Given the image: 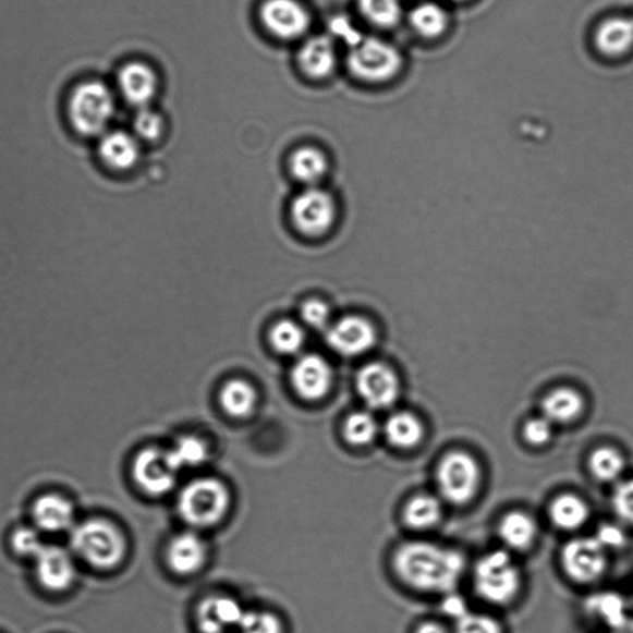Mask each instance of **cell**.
Wrapping results in <instances>:
<instances>
[{
	"mask_svg": "<svg viewBox=\"0 0 633 633\" xmlns=\"http://www.w3.org/2000/svg\"><path fill=\"white\" fill-rule=\"evenodd\" d=\"M291 217L301 233L322 235L334 222V200L324 190L308 188L293 199Z\"/></svg>",
	"mask_w": 633,
	"mask_h": 633,
	"instance_id": "obj_9",
	"label": "cell"
},
{
	"mask_svg": "<svg viewBox=\"0 0 633 633\" xmlns=\"http://www.w3.org/2000/svg\"><path fill=\"white\" fill-rule=\"evenodd\" d=\"M442 504L437 498L430 495H418L406 504L403 520L410 528L425 531L437 526L442 519Z\"/></svg>",
	"mask_w": 633,
	"mask_h": 633,
	"instance_id": "obj_28",
	"label": "cell"
},
{
	"mask_svg": "<svg viewBox=\"0 0 633 633\" xmlns=\"http://www.w3.org/2000/svg\"><path fill=\"white\" fill-rule=\"evenodd\" d=\"M35 573L45 589L61 593L70 589L76 580V567L68 550L45 546L35 557Z\"/></svg>",
	"mask_w": 633,
	"mask_h": 633,
	"instance_id": "obj_13",
	"label": "cell"
},
{
	"mask_svg": "<svg viewBox=\"0 0 633 633\" xmlns=\"http://www.w3.org/2000/svg\"><path fill=\"white\" fill-rule=\"evenodd\" d=\"M454 2H464V0H454Z\"/></svg>",
	"mask_w": 633,
	"mask_h": 633,
	"instance_id": "obj_47",
	"label": "cell"
},
{
	"mask_svg": "<svg viewBox=\"0 0 633 633\" xmlns=\"http://www.w3.org/2000/svg\"><path fill=\"white\" fill-rule=\"evenodd\" d=\"M240 633H283V626L278 617L265 611H245Z\"/></svg>",
	"mask_w": 633,
	"mask_h": 633,
	"instance_id": "obj_36",
	"label": "cell"
},
{
	"mask_svg": "<svg viewBox=\"0 0 633 633\" xmlns=\"http://www.w3.org/2000/svg\"><path fill=\"white\" fill-rule=\"evenodd\" d=\"M442 609L449 618H453L455 621L462 619L467 612H470L466 610V604L464 599H462V596L454 595L453 593L448 594L443 601Z\"/></svg>",
	"mask_w": 633,
	"mask_h": 633,
	"instance_id": "obj_44",
	"label": "cell"
},
{
	"mask_svg": "<svg viewBox=\"0 0 633 633\" xmlns=\"http://www.w3.org/2000/svg\"><path fill=\"white\" fill-rule=\"evenodd\" d=\"M384 433L393 447L412 449L424 439L425 428L416 416L409 412H399L388 418Z\"/></svg>",
	"mask_w": 633,
	"mask_h": 633,
	"instance_id": "obj_26",
	"label": "cell"
},
{
	"mask_svg": "<svg viewBox=\"0 0 633 633\" xmlns=\"http://www.w3.org/2000/svg\"><path fill=\"white\" fill-rule=\"evenodd\" d=\"M362 15L374 26L390 29L401 22L400 0H360Z\"/></svg>",
	"mask_w": 633,
	"mask_h": 633,
	"instance_id": "obj_31",
	"label": "cell"
},
{
	"mask_svg": "<svg viewBox=\"0 0 633 633\" xmlns=\"http://www.w3.org/2000/svg\"><path fill=\"white\" fill-rule=\"evenodd\" d=\"M293 388L301 398L315 401L326 397L332 384V369L322 356H302L291 373Z\"/></svg>",
	"mask_w": 633,
	"mask_h": 633,
	"instance_id": "obj_16",
	"label": "cell"
},
{
	"mask_svg": "<svg viewBox=\"0 0 633 633\" xmlns=\"http://www.w3.org/2000/svg\"><path fill=\"white\" fill-rule=\"evenodd\" d=\"M301 315L309 327L324 329L328 325L329 308L322 301L309 300L302 306Z\"/></svg>",
	"mask_w": 633,
	"mask_h": 633,
	"instance_id": "obj_41",
	"label": "cell"
},
{
	"mask_svg": "<svg viewBox=\"0 0 633 633\" xmlns=\"http://www.w3.org/2000/svg\"><path fill=\"white\" fill-rule=\"evenodd\" d=\"M356 385L366 405L372 409H388L399 399L398 376L387 365L380 363L365 365L357 374Z\"/></svg>",
	"mask_w": 633,
	"mask_h": 633,
	"instance_id": "obj_12",
	"label": "cell"
},
{
	"mask_svg": "<svg viewBox=\"0 0 633 633\" xmlns=\"http://www.w3.org/2000/svg\"><path fill=\"white\" fill-rule=\"evenodd\" d=\"M330 32H332L339 40H342L350 46V48H353V46L364 39V36L356 29L353 23L343 16H338L336 20L330 22Z\"/></svg>",
	"mask_w": 633,
	"mask_h": 633,
	"instance_id": "obj_43",
	"label": "cell"
},
{
	"mask_svg": "<svg viewBox=\"0 0 633 633\" xmlns=\"http://www.w3.org/2000/svg\"><path fill=\"white\" fill-rule=\"evenodd\" d=\"M168 453L172 465L180 472L205 462L207 448L202 440L194 437H185L181 438Z\"/></svg>",
	"mask_w": 633,
	"mask_h": 633,
	"instance_id": "obj_33",
	"label": "cell"
},
{
	"mask_svg": "<svg viewBox=\"0 0 633 633\" xmlns=\"http://www.w3.org/2000/svg\"><path fill=\"white\" fill-rule=\"evenodd\" d=\"M12 547L16 555L35 559L45 547L40 531L32 527L17 528L12 537Z\"/></svg>",
	"mask_w": 633,
	"mask_h": 633,
	"instance_id": "obj_38",
	"label": "cell"
},
{
	"mask_svg": "<svg viewBox=\"0 0 633 633\" xmlns=\"http://www.w3.org/2000/svg\"><path fill=\"white\" fill-rule=\"evenodd\" d=\"M327 167L326 156L315 148H302L291 156L292 175L308 185L322 179Z\"/></svg>",
	"mask_w": 633,
	"mask_h": 633,
	"instance_id": "obj_29",
	"label": "cell"
},
{
	"mask_svg": "<svg viewBox=\"0 0 633 633\" xmlns=\"http://www.w3.org/2000/svg\"><path fill=\"white\" fill-rule=\"evenodd\" d=\"M394 572L412 589L451 594L465 571V558L458 550L430 543L403 544L393 558Z\"/></svg>",
	"mask_w": 633,
	"mask_h": 633,
	"instance_id": "obj_1",
	"label": "cell"
},
{
	"mask_svg": "<svg viewBox=\"0 0 633 633\" xmlns=\"http://www.w3.org/2000/svg\"><path fill=\"white\" fill-rule=\"evenodd\" d=\"M228 507L229 492L226 486L210 478L190 483L179 499L182 519L198 527L217 524L224 516Z\"/></svg>",
	"mask_w": 633,
	"mask_h": 633,
	"instance_id": "obj_7",
	"label": "cell"
},
{
	"mask_svg": "<svg viewBox=\"0 0 633 633\" xmlns=\"http://www.w3.org/2000/svg\"><path fill=\"white\" fill-rule=\"evenodd\" d=\"M538 527L534 518L525 512L512 511L504 515L499 525V536L510 549L525 550L534 545Z\"/></svg>",
	"mask_w": 633,
	"mask_h": 633,
	"instance_id": "obj_24",
	"label": "cell"
},
{
	"mask_svg": "<svg viewBox=\"0 0 633 633\" xmlns=\"http://www.w3.org/2000/svg\"><path fill=\"white\" fill-rule=\"evenodd\" d=\"M553 436V425L545 417L534 418L524 427L526 442L534 447L546 446Z\"/></svg>",
	"mask_w": 633,
	"mask_h": 633,
	"instance_id": "obj_40",
	"label": "cell"
},
{
	"mask_svg": "<svg viewBox=\"0 0 633 633\" xmlns=\"http://www.w3.org/2000/svg\"><path fill=\"white\" fill-rule=\"evenodd\" d=\"M244 612L235 600L216 596L200 605L198 628L202 633H231L240 629Z\"/></svg>",
	"mask_w": 633,
	"mask_h": 633,
	"instance_id": "obj_19",
	"label": "cell"
},
{
	"mask_svg": "<svg viewBox=\"0 0 633 633\" xmlns=\"http://www.w3.org/2000/svg\"><path fill=\"white\" fill-rule=\"evenodd\" d=\"M220 402L229 415L245 417L254 410L256 392L246 381L232 380L226 384L220 393Z\"/></svg>",
	"mask_w": 633,
	"mask_h": 633,
	"instance_id": "obj_30",
	"label": "cell"
},
{
	"mask_svg": "<svg viewBox=\"0 0 633 633\" xmlns=\"http://www.w3.org/2000/svg\"><path fill=\"white\" fill-rule=\"evenodd\" d=\"M436 479L442 498L455 507H463L478 494L482 471L474 457L466 452L454 451L445 455L439 462Z\"/></svg>",
	"mask_w": 633,
	"mask_h": 633,
	"instance_id": "obj_6",
	"label": "cell"
},
{
	"mask_svg": "<svg viewBox=\"0 0 633 633\" xmlns=\"http://www.w3.org/2000/svg\"><path fill=\"white\" fill-rule=\"evenodd\" d=\"M600 540V544L607 548L611 546H619L622 540V536L620 531L617 527L607 526L602 527L599 532V535L596 536Z\"/></svg>",
	"mask_w": 633,
	"mask_h": 633,
	"instance_id": "obj_45",
	"label": "cell"
},
{
	"mask_svg": "<svg viewBox=\"0 0 633 633\" xmlns=\"http://www.w3.org/2000/svg\"><path fill=\"white\" fill-rule=\"evenodd\" d=\"M178 473L170 461L169 453L156 448L144 449L136 455L133 464L135 483L143 491L154 497L172 490Z\"/></svg>",
	"mask_w": 633,
	"mask_h": 633,
	"instance_id": "obj_11",
	"label": "cell"
},
{
	"mask_svg": "<svg viewBox=\"0 0 633 633\" xmlns=\"http://www.w3.org/2000/svg\"><path fill=\"white\" fill-rule=\"evenodd\" d=\"M562 564L571 580L582 584L593 583L607 571L605 547L596 537L572 539L562 550Z\"/></svg>",
	"mask_w": 633,
	"mask_h": 633,
	"instance_id": "obj_8",
	"label": "cell"
},
{
	"mask_svg": "<svg viewBox=\"0 0 633 633\" xmlns=\"http://www.w3.org/2000/svg\"><path fill=\"white\" fill-rule=\"evenodd\" d=\"M612 503L618 515L633 524V480L619 486L613 494Z\"/></svg>",
	"mask_w": 633,
	"mask_h": 633,
	"instance_id": "obj_42",
	"label": "cell"
},
{
	"mask_svg": "<svg viewBox=\"0 0 633 633\" xmlns=\"http://www.w3.org/2000/svg\"><path fill=\"white\" fill-rule=\"evenodd\" d=\"M625 467V461L617 449L601 447L595 449L589 458V470L595 479L613 482L619 478Z\"/></svg>",
	"mask_w": 633,
	"mask_h": 633,
	"instance_id": "obj_32",
	"label": "cell"
},
{
	"mask_svg": "<svg viewBox=\"0 0 633 633\" xmlns=\"http://www.w3.org/2000/svg\"><path fill=\"white\" fill-rule=\"evenodd\" d=\"M594 44L604 57L621 58L633 49V20L611 16L596 27Z\"/></svg>",
	"mask_w": 633,
	"mask_h": 633,
	"instance_id": "obj_21",
	"label": "cell"
},
{
	"mask_svg": "<svg viewBox=\"0 0 633 633\" xmlns=\"http://www.w3.org/2000/svg\"><path fill=\"white\" fill-rule=\"evenodd\" d=\"M410 25L425 39H437L448 29L449 16L446 9L436 3H421L410 13Z\"/></svg>",
	"mask_w": 633,
	"mask_h": 633,
	"instance_id": "obj_27",
	"label": "cell"
},
{
	"mask_svg": "<svg viewBox=\"0 0 633 633\" xmlns=\"http://www.w3.org/2000/svg\"><path fill=\"white\" fill-rule=\"evenodd\" d=\"M454 633H503L501 623L488 614L467 612L457 621Z\"/></svg>",
	"mask_w": 633,
	"mask_h": 633,
	"instance_id": "obj_39",
	"label": "cell"
},
{
	"mask_svg": "<svg viewBox=\"0 0 633 633\" xmlns=\"http://www.w3.org/2000/svg\"><path fill=\"white\" fill-rule=\"evenodd\" d=\"M327 342L339 354L355 356L372 350L376 342V332L368 320L351 316L328 329Z\"/></svg>",
	"mask_w": 633,
	"mask_h": 633,
	"instance_id": "obj_14",
	"label": "cell"
},
{
	"mask_svg": "<svg viewBox=\"0 0 633 633\" xmlns=\"http://www.w3.org/2000/svg\"><path fill=\"white\" fill-rule=\"evenodd\" d=\"M98 158L110 171H130L139 161V143L130 133L122 131L107 132L100 136Z\"/></svg>",
	"mask_w": 633,
	"mask_h": 633,
	"instance_id": "obj_17",
	"label": "cell"
},
{
	"mask_svg": "<svg viewBox=\"0 0 633 633\" xmlns=\"http://www.w3.org/2000/svg\"><path fill=\"white\" fill-rule=\"evenodd\" d=\"M32 516L36 528L46 534L71 531L75 524V508L60 495H42L33 504Z\"/></svg>",
	"mask_w": 633,
	"mask_h": 633,
	"instance_id": "obj_18",
	"label": "cell"
},
{
	"mask_svg": "<svg viewBox=\"0 0 633 633\" xmlns=\"http://www.w3.org/2000/svg\"><path fill=\"white\" fill-rule=\"evenodd\" d=\"M70 545L82 561L104 571L121 564L126 550L122 532L100 519L86 520L73 527Z\"/></svg>",
	"mask_w": 633,
	"mask_h": 633,
	"instance_id": "obj_3",
	"label": "cell"
},
{
	"mask_svg": "<svg viewBox=\"0 0 633 633\" xmlns=\"http://www.w3.org/2000/svg\"><path fill=\"white\" fill-rule=\"evenodd\" d=\"M118 87L127 104L142 109L148 107L158 94L159 80L149 65L133 61L119 71Z\"/></svg>",
	"mask_w": 633,
	"mask_h": 633,
	"instance_id": "obj_15",
	"label": "cell"
},
{
	"mask_svg": "<svg viewBox=\"0 0 633 633\" xmlns=\"http://www.w3.org/2000/svg\"><path fill=\"white\" fill-rule=\"evenodd\" d=\"M348 66L357 80L384 84L399 75L403 59L393 45L381 39L364 38L351 48Z\"/></svg>",
	"mask_w": 633,
	"mask_h": 633,
	"instance_id": "obj_5",
	"label": "cell"
},
{
	"mask_svg": "<svg viewBox=\"0 0 633 633\" xmlns=\"http://www.w3.org/2000/svg\"><path fill=\"white\" fill-rule=\"evenodd\" d=\"M299 66L306 76L324 80L332 75L337 65L333 40L328 36H315L302 44L299 51Z\"/></svg>",
	"mask_w": 633,
	"mask_h": 633,
	"instance_id": "obj_20",
	"label": "cell"
},
{
	"mask_svg": "<svg viewBox=\"0 0 633 633\" xmlns=\"http://www.w3.org/2000/svg\"><path fill=\"white\" fill-rule=\"evenodd\" d=\"M114 113V96L104 82L86 81L73 88L68 102V117L72 130L78 135H105Z\"/></svg>",
	"mask_w": 633,
	"mask_h": 633,
	"instance_id": "obj_2",
	"label": "cell"
},
{
	"mask_svg": "<svg viewBox=\"0 0 633 633\" xmlns=\"http://www.w3.org/2000/svg\"><path fill=\"white\" fill-rule=\"evenodd\" d=\"M549 518L553 525L563 531L581 528L589 520V507L573 494L559 495L549 504Z\"/></svg>",
	"mask_w": 633,
	"mask_h": 633,
	"instance_id": "obj_25",
	"label": "cell"
},
{
	"mask_svg": "<svg viewBox=\"0 0 633 633\" xmlns=\"http://www.w3.org/2000/svg\"><path fill=\"white\" fill-rule=\"evenodd\" d=\"M584 406L580 392L571 388H559L547 393L543 401V414L552 425H567L581 417Z\"/></svg>",
	"mask_w": 633,
	"mask_h": 633,
	"instance_id": "obj_23",
	"label": "cell"
},
{
	"mask_svg": "<svg viewBox=\"0 0 633 633\" xmlns=\"http://www.w3.org/2000/svg\"><path fill=\"white\" fill-rule=\"evenodd\" d=\"M260 17L266 31L281 40L300 39L311 26V15L297 0H266Z\"/></svg>",
	"mask_w": 633,
	"mask_h": 633,
	"instance_id": "obj_10",
	"label": "cell"
},
{
	"mask_svg": "<svg viewBox=\"0 0 633 633\" xmlns=\"http://www.w3.org/2000/svg\"><path fill=\"white\" fill-rule=\"evenodd\" d=\"M134 132L144 142L158 141L163 131V121L160 114L148 107L137 110L134 118Z\"/></svg>",
	"mask_w": 633,
	"mask_h": 633,
	"instance_id": "obj_37",
	"label": "cell"
},
{
	"mask_svg": "<svg viewBox=\"0 0 633 633\" xmlns=\"http://www.w3.org/2000/svg\"><path fill=\"white\" fill-rule=\"evenodd\" d=\"M474 586L483 600L502 607L515 600L520 592V569L508 552L494 550L476 563Z\"/></svg>",
	"mask_w": 633,
	"mask_h": 633,
	"instance_id": "obj_4",
	"label": "cell"
},
{
	"mask_svg": "<svg viewBox=\"0 0 633 633\" xmlns=\"http://www.w3.org/2000/svg\"><path fill=\"white\" fill-rule=\"evenodd\" d=\"M168 559L173 572L183 575L195 573L205 563V544L194 534H182L173 538Z\"/></svg>",
	"mask_w": 633,
	"mask_h": 633,
	"instance_id": "obj_22",
	"label": "cell"
},
{
	"mask_svg": "<svg viewBox=\"0 0 633 633\" xmlns=\"http://www.w3.org/2000/svg\"><path fill=\"white\" fill-rule=\"evenodd\" d=\"M415 633H449V631L442 625V623L428 621L421 623Z\"/></svg>",
	"mask_w": 633,
	"mask_h": 633,
	"instance_id": "obj_46",
	"label": "cell"
},
{
	"mask_svg": "<svg viewBox=\"0 0 633 633\" xmlns=\"http://www.w3.org/2000/svg\"><path fill=\"white\" fill-rule=\"evenodd\" d=\"M344 435L355 446L369 445L378 435V424H376L370 414L356 412V414L348 417L344 425Z\"/></svg>",
	"mask_w": 633,
	"mask_h": 633,
	"instance_id": "obj_35",
	"label": "cell"
},
{
	"mask_svg": "<svg viewBox=\"0 0 633 633\" xmlns=\"http://www.w3.org/2000/svg\"><path fill=\"white\" fill-rule=\"evenodd\" d=\"M270 341L275 351L281 354H295L305 343L304 330L291 320H281L271 330Z\"/></svg>",
	"mask_w": 633,
	"mask_h": 633,
	"instance_id": "obj_34",
	"label": "cell"
}]
</instances>
